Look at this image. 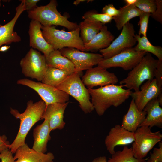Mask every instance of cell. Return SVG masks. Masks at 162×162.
<instances>
[{"label": "cell", "mask_w": 162, "mask_h": 162, "mask_svg": "<svg viewBox=\"0 0 162 162\" xmlns=\"http://www.w3.org/2000/svg\"><path fill=\"white\" fill-rule=\"evenodd\" d=\"M46 105L42 100L35 102L28 101L25 110L22 113L12 108L10 113L14 117L20 120V125L17 134L13 142L10 144L9 149L14 154L17 149L25 143L26 137L33 125L41 119Z\"/></svg>", "instance_id": "1"}, {"label": "cell", "mask_w": 162, "mask_h": 162, "mask_svg": "<svg viewBox=\"0 0 162 162\" xmlns=\"http://www.w3.org/2000/svg\"><path fill=\"white\" fill-rule=\"evenodd\" d=\"M94 110L99 116L103 115L110 107L118 106L130 96L131 90L122 85L111 84L97 89H88Z\"/></svg>", "instance_id": "2"}, {"label": "cell", "mask_w": 162, "mask_h": 162, "mask_svg": "<svg viewBox=\"0 0 162 162\" xmlns=\"http://www.w3.org/2000/svg\"><path fill=\"white\" fill-rule=\"evenodd\" d=\"M41 29L44 39L54 50L72 47L82 51H86L80 36L79 25L75 30L68 32L57 29L54 26H42Z\"/></svg>", "instance_id": "3"}, {"label": "cell", "mask_w": 162, "mask_h": 162, "mask_svg": "<svg viewBox=\"0 0 162 162\" xmlns=\"http://www.w3.org/2000/svg\"><path fill=\"white\" fill-rule=\"evenodd\" d=\"M158 63V59L147 52L139 63L129 72L127 76L120 82V85L134 91L140 90L144 81L154 78Z\"/></svg>", "instance_id": "4"}, {"label": "cell", "mask_w": 162, "mask_h": 162, "mask_svg": "<svg viewBox=\"0 0 162 162\" xmlns=\"http://www.w3.org/2000/svg\"><path fill=\"white\" fill-rule=\"evenodd\" d=\"M57 4L56 1L51 0L46 5L37 6L34 9L28 10V16L45 26H60L70 31L78 28L79 25L76 23L70 21L67 17L62 15L58 11Z\"/></svg>", "instance_id": "5"}, {"label": "cell", "mask_w": 162, "mask_h": 162, "mask_svg": "<svg viewBox=\"0 0 162 162\" xmlns=\"http://www.w3.org/2000/svg\"><path fill=\"white\" fill-rule=\"evenodd\" d=\"M58 89L70 95L78 101L81 110L85 114L94 110L90 101V94L81 80L80 73L75 72L56 87Z\"/></svg>", "instance_id": "6"}, {"label": "cell", "mask_w": 162, "mask_h": 162, "mask_svg": "<svg viewBox=\"0 0 162 162\" xmlns=\"http://www.w3.org/2000/svg\"><path fill=\"white\" fill-rule=\"evenodd\" d=\"M151 128L140 126L134 133L135 140L131 147L134 156L137 159H144L154 147L161 141L162 134L160 131L153 132Z\"/></svg>", "instance_id": "7"}, {"label": "cell", "mask_w": 162, "mask_h": 162, "mask_svg": "<svg viewBox=\"0 0 162 162\" xmlns=\"http://www.w3.org/2000/svg\"><path fill=\"white\" fill-rule=\"evenodd\" d=\"M22 74L26 77L41 81L47 69L46 58L36 50L31 48L20 62Z\"/></svg>", "instance_id": "8"}, {"label": "cell", "mask_w": 162, "mask_h": 162, "mask_svg": "<svg viewBox=\"0 0 162 162\" xmlns=\"http://www.w3.org/2000/svg\"><path fill=\"white\" fill-rule=\"evenodd\" d=\"M18 84L27 86L36 92L45 103L46 106L58 103H65L69 100V95L55 87L28 79H22L17 82Z\"/></svg>", "instance_id": "9"}, {"label": "cell", "mask_w": 162, "mask_h": 162, "mask_svg": "<svg viewBox=\"0 0 162 162\" xmlns=\"http://www.w3.org/2000/svg\"><path fill=\"white\" fill-rule=\"evenodd\" d=\"M119 35L107 48L99 50L104 59L110 58L127 49L133 48L137 41L133 25L129 22L123 27Z\"/></svg>", "instance_id": "10"}, {"label": "cell", "mask_w": 162, "mask_h": 162, "mask_svg": "<svg viewBox=\"0 0 162 162\" xmlns=\"http://www.w3.org/2000/svg\"><path fill=\"white\" fill-rule=\"evenodd\" d=\"M147 53L143 51H136L133 47L127 49L110 58L104 59L98 66L106 69L119 67L125 70H131L139 63Z\"/></svg>", "instance_id": "11"}, {"label": "cell", "mask_w": 162, "mask_h": 162, "mask_svg": "<svg viewBox=\"0 0 162 162\" xmlns=\"http://www.w3.org/2000/svg\"><path fill=\"white\" fill-rule=\"evenodd\" d=\"M59 50L74 64L75 72L79 73L93 68L104 59L101 54L84 52L72 47L64 48Z\"/></svg>", "instance_id": "12"}, {"label": "cell", "mask_w": 162, "mask_h": 162, "mask_svg": "<svg viewBox=\"0 0 162 162\" xmlns=\"http://www.w3.org/2000/svg\"><path fill=\"white\" fill-rule=\"evenodd\" d=\"M82 80L88 89H91L95 86L116 85L118 79L114 73L98 66L87 70Z\"/></svg>", "instance_id": "13"}, {"label": "cell", "mask_w": 162, "mask_h": 162, "mask_svg": "<svg viewBox=\"0 0 162 162\" xmlns=\"http://www.w3.org/2000/svg\"><path fill=\"white\" fill-rule=\"evenodd\" d=\"M162 89L158 87L154 78L147 80L141 86L140 90L132 92L130 96L138 109L142 111L149 102L162 94Z\"/></svg>", "instance_id": "14"}, {"label": "cell", "mask_w": 162, "mask_h": 162, "mask_svg": "<svg viewBox=\"0 0 162 162\" xmlns=\"http://www.w3.org/2000/svg\"><path fill=\"white\" fill-rule=\"evenodd\" d=\"M134 140V133L129 131L117 124L111 128L104 142L107 150L112 155L115 153V148L117 146H126Z\"/></svg>", "instance_id": "15"}, {"label": "cell", "mask_w": 162, "mask_h": 162, "mask_svg": "<svg viewBox=\"0 0 162 162\" xmlns=\"http://www.w3.org/2000/svg\"><path fill=\"white\" fill-rule=\"evenodd\" d=\"M68 104L67 102L50 104L46 106L41 119L48 121L51 131L64 128L66 123L64 120V114Z\"/></svg>", "instance_id": "16"}, {"label": "cell", "mask_w": 162, "mask_h": 162, "mask_svg": "<svg viewBox=\"0 0 162 162\" xmlns=\"http://www.w3.org/2000/svg\"><path fill=\"white\" fill-rule=\"evenodd\" d=\"M21 1L20 4L16 8V13L13 19L5 25H0V47L4 44H9L21 40V37L14 31L17 19L22 12L26 10L24 0Z\"/></svg>", "instance_id": "17"}, {"label": "cell", "mask_w": 162, "mask_h": 162, "mask_svg": "<svg viewBox=\"0 0 162 162\" xmlns=\"http://www.w3.org/2000/svg\"><path fill=\"white\" fill-rule=\"evenodd\" d=\"M14 154L15 162H53L55 159L52 153L38 152L30 148L26 143L20 146Z\"/></svg>", "instance_id": "18"}, {"label": "cell", "mask_w": 162, "mask_h": 162, "mask_svg": "<svg viewBox=\"0 0 162 162\" xmlns=\"http://www.w3.org/2000/svg\"><path fill=\"white\" fill-rule=\"evenodd\" d=\"M42 25L38 22L32 20L29 25L28 33L30 46L42 52L47 57L54 49L44 39L42 33Z\"/></svg>", "instance_id": "19"}, {"label": "cell", "mask_w": 162, "mask_h": 162, "mask_svg": "<svg viewBox=\"0 0 162 162\" xmlns=\"http://www.w3.org/2000/svg\"><path fill=\"white\" fill-rule=\"evenodd\" d=\"M146 112L140 111L132 99L127 113L123 116L121 126L124 129L135 133L145 119Z\"/></svg>", "instance_id": "20"}, {"label": "cell", "mask_w": 162, "mask_h": 162, "mask_svg": "<svg viewBox=\"0 0 162 162\" xmlns=\"http://www.w3.org/2000/svg\"><path fill=\"white\" fill-rule=\"evenodd\" d=\"M143 110L146 112V116L140 127L162 128V108L158 98L149 102Z\"/></svg>", "instance_id": "21"}, {"label": "cell", "mask_w": 162, "mask_h": 162, "mask_svg": "<svg viewBox=\"0 0 162 162\" xmlns=\"http://www.w3.org/2000/svg\"><path fill=\"white\" fill-rule=\"evenodd\" d=\"M51 132L48 122L44 120L43 123L38 125L33 130L34 140L32 148L35 151L45 153L47 151V145L51 139Z\"/></svg>", "instance_id": "22"}, {"label": "cell", "mask_w": 162, "mask_h": 162, "mask_svg": "<svg viewBox=\"0 0 162 162\" xmlns=\"http://www.w3.org/2000/svg\"><path fill=\"white\" fill-rule=\"evenodd\" d=\"M115 37L104 25L99 32L88 43L84 44L86 51H97L108 47Z\"/></svg>", "instance_id": "23"}, {"label": "cell", "mask_w": 162, "mask_h": 162, "mask_svg": "<svg viewBox=\"0 0 162 162\" xmlns=\"http://www.w3.org/2000/svg\"><path fill=\"white\" fill-rule=\"evenodd\" d=\"M46 58L48 66L65 71L70 74L75 72L74 64L70 60L63 56L58 50H54Z\"/></svg>", "instance_id": "24"}, {"label": "cell", "mask_w": 162, "mask_h": 162, "mask_svg": "<svg viewBox=\"0 0 162 162\" xmlns=\"http://www.w3.org/2000/svg\"><path fill=\"white\" fill-rule=\"evenodd\" d=\"M104 25L92 19H86L79 25L80 37L84 44L88 43L100 31Z\"/></svg>", "instance_id": "25"}, {"label": "cell", "mask_w": 162, "mask_h": 162, "mask_svg": "<svg viewBox=\"0 0 162 162\" xmlns=\"http://www.w3.org/2000/svg\"><path fill=\"white\" fill-rule=\"evenodd\" d=\"M120 12L117 16L113 17L116 26L118 30H121L123 26L132 19L139 17L143 13L134 5H126L119 9Z\"/></svg>", "instance_id": "26"}, {"label": "cell", "mask_w": 162, "mask_h": 162, "mask_svg": "<svg viewBox=\"0 0 162 162\" xmlns=\"http://www.w3.org/2000/svg\"><path fill=\"white\" fill-rule=\"evenodd\" d=\"M70 74L65 71L48 66L41 82L46 85L56 87Z\"/></svg>", "instance_id": "27"}, {"label": "cell", "mask_w": 162, "mask_h": 162, "mask_svg": "<svg viewBox=\"0 0 162 162\" xmlns=\"http://www.w3.org/2000/svg\"><path fill=\"white\" fill-rule=\"evenodd\" d=\"M135 38L138 44L133 47L135 50L139 52L143 51L152 53L158 58V60H162V48L161 46L153 45L147 36H142L141 37L136 34Z\"/></svg>", "instance_id": "28"}, {"label": "cell", "mask_w": 162, "mask_h": 162, "mask_svg": "<svg viewBox=\"0 0 162 162\" xmlns=\"http://www.w3.org/2000/svg\"><path fill=\"white\" fill-rule=\"evenodd\" d=\"M144 158L139 160L134 156L131 147L124 146L123 149L115 152L107 162H142L146 160Z\"/></svg>", "instance_id": "29"}, {"label": "cell", "mask_w": 162, "mask_h": 162, "mask_svg": "<svg viewBox=\"0 0 162 162\" xmlns=\"http://www.w3.org/2000/svg\"><path fill=\"white\" fill-rule=\"evenodd\" d=\"M84 20L86 19H92L96 22L102 23L104 25L110 22L113 17L104 14H99L94 10L89 11L86 12L82 17Z\"/></svg>", "instance_id": "30"}, {"label": "cell", "mask_w": 162, "mask_h": 162, "mask_svg": "<svg viewBox=\"0 0 162 162\" xmlns=\"http://www.w3.org/2000/svg\"><path fill=\"white\" fill-rule=\"evenodd\" d=\"M134 5L143 12L152 14L157 8L155 0H136Z\"/></svg>", "instance_id": "31"}, {"label": "cell", "mask_w": 162, "mask_h": 162, "mask_svg": "<svg viewBox=\"0 0 162 162\" xmlns=\"http://www.w3.org/2000/svg\"><path fill=\"white\" fill-rule=\"evenodd\" d=\"M151 15V14L143 12L139 16L140 20L138 22V25L140 26L138 32L139 35H142L147 36L149 19Z\"/></svg>", "instance_id": "32"}, {"label": "cell", "mask_w": 162, "mask_h": 162, "mask_svg": "<svg viewBox=\"0 0 162 162\" xmlns=\"http://www.w3.org/2000/svg\"><path fill=\"white\" fill-rule=\"evenodd\" d=\"M157 8L155 11L151 14V16L155 20L162 23V1L156 0Z\"/></svg>", "instance_id": "33"}, {"label": "cell", "mask_w": 162, "mask_h": 162, "mask_svg": "<svg viewBox=\"0 0 162 162\" xmlns=\"http://www.w3.org/2000/svg\"><path fill=\"white\" fill-rule=\"evenodd\" d=\"M102 12L113 17L117 16L120 11L114 7L113 4H110L106 5L103 8Z\"/></svg>", "instance_id": "34"}, {"label": "cell", "mask_w": 162, "mask_h": 162, "mask_svg": "<svg viewBox=\"0 0 162 162\" xmlns=\"http://www.w3.org/2000/svg\"><path fill=\"white\" fill-rule=\"evenodd\" d=\"M150 158L160 162H162V142H159V147L155 148L151 153Z\"/></svg>", "instance_id": "35"}, {"label": "cell", "mask_w": 162, "mask_h": 162, "mask_svg": "<svg viewBox=\"0 0 162 162\" xmlns=\"http://www.w3.org/2000/svg\"><path fill=\"white\" fill-rule=\"evenodd\" d=\"M154 77L158 86L162 89V60H158V66L155 71Z\"/></svg>", "instance_id": "36"}, {"label": "cell", "mask_w": 162, "mask_h": 162, "mask_svg": "<svg viewBox=\"0 0 162 162\" xmlns=\"http://www.w3.org/2000/svg\"><path fill=\"white\" fill-rule=\"evenodd\" d=\"M13 154L9 148L3 150L0 153L1 162H15Z\"/></svg>", "instance_id": "37"}, {"label": "cell", "mask_w": 162, "mask_h": 162, "mask_svg": "<svg viewBox=\"0 0 162 162\" xmlns=\"http://www.w3.org/2000/svg\"><path fill=\"white\" fill-rule=\"evenodd\" d=\"M10 145L6 136L4 134L0 135V153L5 149L9 148Z\"/></svg>", "instance_id": "38"}, {"label": "cell", "mask_w": 162, "mask_h": 162, "mask_svg": "<svg viewBox=\"0 0 162 162\" xmlns=\"http://www.w3.org/2000/svg\"><path fill=\"white\" fill-rule=\"evenodd\" d=\"M40 1L39 0H24L26 10H31L36 7L37 3Z\"/></svg>", "instance_id": "39"}, {"label": "cell", "mask_w": 162, "mask_h": 162, "mask_svg": "<svg viewBox=\"0 0 162 162\" xmlns=\"http://www.w3.org/2000/svg\"><path fill=\"white\" fill-rule=\"evenodd\" d=\"M92 162H107V159L105 156H100L94 158Z\"/></svg>", "instance_id": "40"}, {"label": "cell", "mask_w": 162, "mask_h": 162, "mask_svg": "<svg viewBox=\"0 0 162 162\" xmlns=\"http://www.w3.org/2000/svg\"><path fill=\"white\" fill-rule=\"evenodd\" d=\"M124 1L126 3V5H134L136 0H125Z\"/></svg>", "instance_id": "41"}, {"label": "cell", "mask_w": 162, "mask_h": 162, "mask_svg": "<svg viewBox=\"0 0 162 162\" xmlns=\"http://www.w3.org/2000/svg\"><path fill=\"white\" fill-rule=\"evenodd\" d=\"M10 48V46L4 45L0 47V51L4 52L7 51Z\"/></svg>", "instance_id": "42"}, {"label": "cell", "mask_w": 162, "mask_h": 162, "mask_svg": "<svg viewBox=\"0 0 162 162\" xmlns=\"http://www.w3.org/2000/svg\"><path fill=\"white\" fill-rule=\"evenodd\" d=\"M87 1L85 0H76L74 2V4L77 5L80 3Z\"/></svg>", "instance_id": "43"}, {"label": "cell", "mask_w": 162, "mask_h": 162, "mask_svg": "<svg viewBox=\"0 0 162 162\" xmlns=\"http://www.w3.org/2000/svg\"><path fill=\"white\" fill-rule=\"evenodd\" d=\"M142 162H160L159 161L155 160L152 159H151L150 158L147 160L146 159L143 161Z\"/></svg>", "instance_id": "44"}, {"label": "cell", "mask_w": 162, "mask_h": 162, "mask_svg": "<svg viewBox=\"0 0 162 162\" xmlns=\"http://www.w3.org/2000/svg\"><path fill=\"white\" fill-rule=\"evenodd\" d=\"M1 0H0V7L1 6Z\"/></svg>", "instance_id": "45"}]
</instances>
